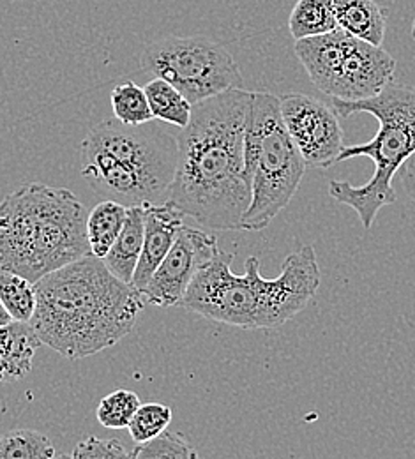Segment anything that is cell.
Returning <instances> with one entry per match:
<instances>
[{
    "label": "cell",
    "instance_id": "cell-1",
    "mask_svg": "<svg viewBox=\"0 0 415 459\" xmlns=\"http://www.w3.org/2000/svg\"><path fill=\"white\" fill-rule=\"evenodd\" d=\"M253 92L242 87L193 107L180 127L169 200L203 229L242 231L253 191L246 172V124Z\"/></svg>",
    "mask_w": 415,
    "mask_h": 459
},
{
    "label": "cell",
    "instance_id": "cell-2",
    "mask_svg": "<svg viewBox=\"0 0 415 459\" xmlns=\"http://www.w3.org/2000/svg\"><path fill=\"white\" fill-rule=\"evenodd\" d=\"M32 318L43 344L69 360L96 355L122 342L147 300L119 280L103 258L89 253L36 283Z\"/></svg>",
    "mask_w": 415,
    "mask_h": 459
},
{
    "label": "cell",
    "instance_id": "cell-3",
    "mask_svg": "<svg viewBox=\"0 0 415 459\" xmlns=\"http://www.w3.org/2000/svg\"><path fill=\"white\" fill-rule=\"evenodd\" d=\"M232 255L221 251L203 265L180 306L203 318L246 331L278 329L296 318L320 287V267L313 246H302L289 255L281 274L274 280L260 274L256 256L246 260L242 276L232 273Z\"/></svg>",
    "mask_w": 415,
    "mask_h": 459
},
{
    "label": "cell",
    "instance_id": "cell-4",
    "mask_svg": "<svg viewBox=\"0 0 415 459\" xmlns=\"http://www.w3.org/2000/svg\"><path fill=\"white\" fill-rule=\"evenodd\" d=\"M82 177L103 200L127 207L167 204L177 172V133L163 120L127 126L108 118L82 142Z\"/></svg>",
    "mask_w": 415,
    "mask_h": 459
},
{
    "label": "cell",
    "instance_id": "cell-5",
    "mask_svg": "<svg viewBox=\"0 0 415 459\" xmlns=\"http://www.w3.org/2000/svg\"><path fill=\"white\" fill-rule=\"evenodd\" d=\"M83 204L65 187L25 184L0 207V269L38 283L92 253Z\"/></svg>",
    "mask_w": 415,
    "mask_h": 459
},
{
    "label": "cell",
    "instance_id": "cell-6",
    "mask_svg": "<svg viewBox=\"0 0 415 459\" xmlns=\"http://www.w3.org/2000/svg\"><path fill=\"white\" fill-rule=\"evenodd\" d=\"M331 105L342 118L364 112L380 124L371 142L345 147L338 160L343 163L359 156L371 158L375 163L371 180L359 187L347 180L329 182L331 198L354 209L362 227L371 230L378 211L396 202L393 178L415 152V87L391 82L373 98L359 101L333 98Z\"/></svg>",
    "mask_w": 415,
    "mask_h": 459
},
{
    "label": "cell",
    "instance_id": "cell-7",
    "mask_svg": "<svg viewBox=\"0 0 415 459\" xmlns=\"http://www.w3.org/2000/svg\"><path fill=\"white\" fill-rule=\"evenodd\" d=\"M307 165L287 129L281 98L253 92L246 124V172L253 200L242 231H262L290 204Z\"/></svg>",
    "mask_w": 415,
    "mask_h": 459
},
{
    "label": "cell",
    "instance_id": "cell-8",
    "mask_svg": "<svg viewBox=\"0 0 415 459\" xmlns=\"http://www.w3.org/2000/svg\"><path fill=\"white\" fill-rule=\"evenodd\" d=\"M296 56L315 87L331 98L359 101L380 94L394 76L396 60L382 47L343 29L296 41Z\"/></svg>",
    "mask_w": 415,
    "mask_h": 459
},
{
    "label": "cell",
    "instance_id": "cell-9",
    "mask_svg": "<svg viewBox=\"0 0 415 459\" xmlns=\"http://www.w3.org/2000/svg\"><path fill=\"white\" fill-rule=\"evenodd\" d=\"M142 69L163 78L193 103L242 87L236 58L203 36H169L149 43L140 58Z\"/></svg>",
    "mask_w": 415,
    "mask_h": 459
},
{
    "label": "cell",
    "instance_id": "cell-10",
    "mask_svg": "<svg viewBox=\"0 0 415 459\" xmlns=\"http://www.w3.org/2000/svg\"><path fill=\"white\" fill-rule=\"evenodd\" d=\"M281 115L307 169H329L345 149L340 115L333 105L306 96L281 98Z\"/></svg>",
    "mask_w": 415,
    "mask_h": 459
},
{
    "label": "cell",
    "instance_id": "cell-11",
    "mask_svg": "<svg viewBox=\"0 0 415 459\" xmlns=\"http://www.w3.org/2000/svg\"><path fill=\"white\" fill-rule=\"evenodd\" d=\"M220 253L221 249L214 233L184 225L174 247L142 291L147 304L161 307L180 306L198 271Z\"/></svg>",
    "mask_w": 415,
    "mask_h": 459
},
{
    "label": "cell",
    "instance_id": "cell-12",
    "mask_svg": "<svg viewBox=\"0 0 415 459\" xmlns=\"http://www.w3.org/2000/svg\"><path fill=\"white\" fill-rule=\"evenodd\" d=\"M184 214L170 204L145 207V240L143 251L133 278V285L143 291L151 278L163 264L184 229Z\"/></svg>",
    "mask_w": 415,
    "mask_h": 459
},
{
    "label": "cell",
    "instance_id": "cell-13",
    "mask_svg": "<svg viewBox=\"0 0 415 459\" xmlns=\"http://www.w3.org/2000/svg\"><path fill=\"white\" fill-rule=\"evenodd\" d=\"M43 344L32 322L13 320L0 325L2 382H18L32 371L38 348Z\"/></svg>",
    "mask_w": 415,
    "mask_h": 459
},
{
    "label": "cell",
    "instance_id": "cell-14",
    "mask_svg": "<svg viewBox=\"0 0 415 459\" xmlns=\"http://www.w3.org/2000/svg\"><path fill=\"white\" fill-rule=\"evenodd\" d=\"M145 240V207L134 205L127 211L125 225L116 244L103 258L107 267L125 283H133Z\"/></svg>",
    "mask_w": 415,
    "mask_h": 459
},
{
    "label": "cell",
    "instance_id": "cell-15",
    "mask_svg": "<svg viewBox=\"0 0 415 459\" xmlns=\"http://www.w3.org/2000/svg\"><path fill=\"white\" fill-rule=\"evenodd\" d=\"M340 29L367 43L382 47L387 29V9L375 0H334Z\"/></svg>",
    "mask_w": 415,
    "mask_h": 459
},
{
    "label": "cell",
    "instance_id": "cell-16",
    "mask_svg": "<svg viewBox=\"0 0 415 459\" xmlns=\"http://www.w3.org/2000/svg\"><path fill=\"white\" fill-rule=\"evenodd\" d=\"M127 211L129 207L120 202L103 200L89 212L87 235L92 255L99 258H105L108 255L125 225Z\"/></svg>",
    "mask_w": 415,
    "mask_h": 459
},
{
    "label": "cell",
    "instance_id": "cell-17",
    "mask_svg": "<svg viewBox=\"0 0 415 459\" xmlns=\"http://www.w3.org/2000/svg\"><path fill=\"white\" fill-rule=\"evenodd\" d=\"M338 27L334 0H297L289 20V29L296 41L327 34Z\"/></svg>",
    "mask_w": 415,
    "mask_h": 459
},
{
    "label": "cell",
    "instance_id": "cell-18",
    "mask_svg": "<svg viewBox=\"0 0 415 459\" xmlns=\"http://www.w3.org/2000/svg\"><path fill=\"white\" fill-rule=\"evenodd\" d=\"M154 118L176 127H186L193 115V103L163 78H152L145 87Z\"/></svg>",
    "mask_w": 415,
    "mask_h": 459
},
{
    "label": "cell",
    "instance_id": "cell-19",
    "mask_svg": "<svg viewBox=\"0 0 415 459\" xmlns=\"http://www.w3.org/2000/svg\"><path fill=\"white\" fill-rule=\"evenodd\" d=\"M0 300L13 320L32 322L38 309L36 283L7 269H0Z\"/></svg>",
    "mask_w": 415,
    "mask_h": 459
},
{
    "label": "cell",
    "instance_id": "cell-20",
    "mask_svg": "<svg viewBox=\"0 0 415 459\" xmlns=\"http://www.w3.org/2000/svg\"><path fill=\"white\" fill-rule=\"evenodd\" d=\"M59 456L50 438L36 429H13L0 438V459H50Z\"/></svg>",
    "mask_w": 415,
    "mask_h": 459
},
{
    "label": "cell",
    "instance_id": "cell-21",
    "mask_svg": "<svg viewBox=\"0 0 415 459\" xmlns=\"http://www.w3.org/2000/svg\"><path fill=\"white\" fill-rule=\"evenodd\" d=\"M110 101L114 117L127 126H142L154 120L145 89L133 82H124L114 87Z\"/></svg>",
    "mask_w": 415,
    "mask_h": 459
},
{
    "label": "cell",
    "instance_id": "cell-22",
    "mask_svg": "<svg viewBox=\"0 0 415 459\" xmlns=\"http://www.w3.org/2000/svg\"><path fill=\"white\" fill-rule=\"evenodd\" d=\"M172 419L174 411L170 406L163 403H142L127 426L129 437L134 444H145L167 431Z\"/></svg>",
    "mask_w": 415,
    "mask_h": 459
},
{
    "label": "cell",
    "instance_id": "cell-23",
    "mask_svg": "<svg viewBox=\"0 0 415 459\" xmlns=\"http://www.w3.org/2000/svg\"><path fill=\"white\" fill-rule=\"evenodd\" d=\"M140 404V398L133 391L117 389L105 396L98 404V422L107 429H127Z\"/></svg>",
    "mask_w": 415,
    "mask_h": 459
},
{
    "label": "cell",
    "instance_id": "cell-24",
    "mask_svg": "<svg viewBox=\"0 0 415 459\" xmlns=\"http://www.w3.org/2000/svg\"><path fill=\"white\" fill-rule=\"evenodd\" d=\"M198 453L191 447V444L184 438L182 433H170L163 431L160 437L145 442L136 444L133 451V459H158V458H196Z\"/></svg>",
    "mask_w": 415,
    "mask_h": 459
},
{
    "label": "cell",
    "instance_id": "cell-25",
    "mask_svg": "<svg viewBox=\"0 0 415 459\" xmlns=\"http://www.w3.org/2000/svg\"><path fill=\"white\" fill-rule=\"evenodd\" d=\"M73 459H117L133 458V451H127L124 444L116 438H98L89 437L82 440L73 453L69 455Z\"/></svg>",
    "mask_w": 415,
    "mask_h": 459
},
{
    "label": "cell",
    "instance_id": "cell-26",
    "mask_svg": "<svg viewBox=\"0 0 415 459\" xmlns=\"http://www.w3.org/2000/svg\"><path fill=\"white\" fill-rule=\"evenodd\" d=\"M405 193L415 202V152L398 170Z\"/></svg>",
    "mask_w": 415,
    "mask_h": 459
},
{
    "label": "cell",
    "instance_id": "cell-27",
    "mask_svg": "<svg viewBox=\"0 0 415 459\" xmlns=\"http://www.w3.org/2000/svg\"><path fill=\"white\" fill-rule=\"evenodd\" d=\"M412 38L415 39V20H414V25H412Z\"/></svg>",
    "mask_w": 415,
    "mask_h": 459
}]
</instances>
